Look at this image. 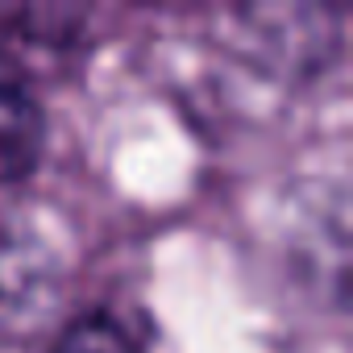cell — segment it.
I'll return each mask as SVG.
<instances>
[{"mask_svg": "<svg viewBox=\"0 0 353 353\" xmlns=\"http://www.w3.org/2000/svg\"><path fill=\"white\" fill-rule=\"evenodd\" d=\"M59 295V258L38 225L0 208V336L34 332Z\"/></svg>", "mask_w": 353, "mask_h": 353, "instance_id": "6da1fadb", "label": "cell"}, {"mask_svg": "<svg viewBox=\"0 0 353 353\" xmlns=\"http://www.w3.org/2000/svg\"><path fill=\"white\" fill-rule=\"evenodd\" d=\"M50 353H141V349L112 316L96 312V316H79L75 324H67Z\"/></svg>", "mask_w": 353, "mask_h": 353, "instance_id": "3957f363", "label": "cell"}, {"mask_svg": "<svg viewBox=\"0 0 353 353\" xmlns=\"http://www.w3.org/2000/svg\"><path fill=\"white\" fill-rule=\"evenodd\" d=\"M42 145H46V117L38 100L21 83L0 79V188L26 179L42 158Z\"/></svg>", "mask_w": 353, "mask_h": 353, "instance_id": "7a4b0ae2", "label": "cell"}]
</instances>
